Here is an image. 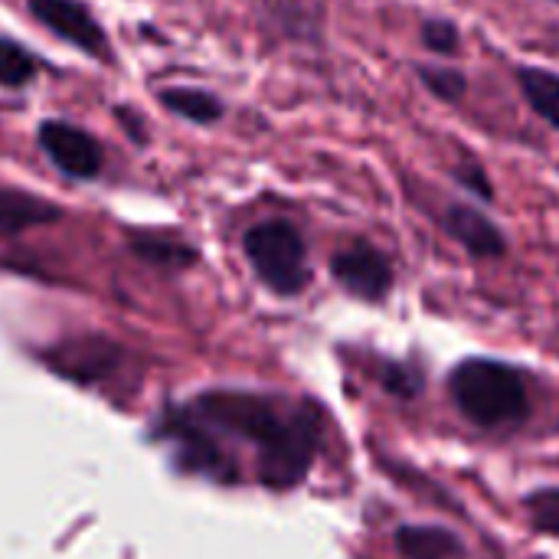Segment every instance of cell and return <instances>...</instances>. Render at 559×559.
I'll return each instance as SVG.
<instances>
[{"instance_id":"cell-1","label":"cell","mask_w":559,"mask_h":559,"mask_svg":"<svg viewBox=\"0 0 559 559\" xmlns=\"http://www.w3.org/2000/svg\"><path fill=\"white\" fill-rule=\"evenodd\" d=\"M197 416L249 439L259 449L269 488H295L314 462L318 416L311 409L282 413L272 400L252 393H210L197 403Z\"/></svg>"},{"instance_id":"cell-2","label":"cell","mask_w":559,"mask_h":559,"mask_svg":"<svg viewBox=\"0 0 559 559\" xmlns=\"http://www.w3.org/2000/svg\"><path fill=\"white\" fill-rule=\"evenodd\" d=\"M449 393L459 413L481 429L518 426L531 413V393L524 373L491 357L462 360L449 373Z\"/></svg>"},{"instance_id":"cell-3","label":"cell","mask_w":559,"mask_h":559,"mask_svg":"<svg viewBox=\"0 0 559 559\" xmlns=\"http://www.w3.org/2000/svg\"><path fill=\"white\" fill-rule=\"evenodd\" d=\"M242 252L262 285L282 298H295L311 285L308 242L292 219H262L242 236Z\"/></svg>"},{"instance_id":"cell-4","label":"cell","mask_w":559,"mask_h":559,"mask_svg":"<svg viewBox=\"0 0 559 559\" xmlns=\"http://www.w3.org/2000/svg\"><path fill=\"white\" fill-rule=\"evenodd\" d=\"M331 275L347 295L370 301V305L386 301L393 292V282H396V269H393L390 255L367 239H354L350 246L334 252Z\"/></svg>"},{"instance_id":"cell-5","label":"cell","mask_w":559,"mask_h":559,"mask_svg":"<svg viewBox=\"0 0 559 559\" xmlns=\"http://www.w3.org/2000/svg\"><path fill=\"white\" fill-rule=\"evenodd\" d=\"M29 13L62 43L88 52L92 59L111 62V43L105 26L82 0H26Z\"/></svg>"},{"instance_id":"cell-6","label":"cell","mask_w":559,"mask_h":559,"mask_svg":"<svg viewBox=\"0 0 559 559\" xmlns=\"http://www.w3.org/2000/svg\"><path fill=\"white\" fill-rule=\"evenodd\" d=\"M36 141L43 154L49 157V164H56L66 177L92 180L102 174V164H105L102 144L72 121H59V118L43 121L36 131Z\"/></svg>"},{"instance_id":"cell-7","label":"cell","mask_w":559,"mask_h":559,"mask_svg":"<svg viewBox=\"0 0 559 559\" xmlns=\"http://www.w3.org/2000/svg\"><path fill=\"white\" fill-rule=\"evenodd\" d=\"M439 226L442 233L459 242L472 259H504L508 255V236L504 229L491 219V213H485L481 206H472V203H445V210L439 213Z\"/></svg>"},{"instance_id":"cell-8","label":"cell","mask_w":559,"mask_h":559,"mask_svg":"<svg viewBox=\"0 0 559 559\" xmlns=\"http://www.w3.org/2000/svg\"><path fill=\"white\" fill-rule=\"evenodd\" d=\"M269 23L298 43L321 39L324 29V3L321 0H262Z\"/></svg>"},{"instance_id":"cell-9","label":"cell","mask_w":559,"mask_h":559,"mask_svg":"<svg viewBox=\"0 0 559 559\" xmlns=\"http://www.w3.org/2000/svg\"><path fill=\"white\" fill-rule=\"evenodd\" d=\"M59 216H62V206H56L36 193L16 190V187H0V233L13 236V233L33 229V226L56 223Z\"/></svg>"},{"instance_id":"cell-10","label":"cell","mask_w":559,"mask_h":559,"mask_svg":"<svg viewBox=\"0 0 559 559\" xmlns=\"http://www.w3.org/2000/svg\"><path fill=\"white\" fill-rule=\"evenodd\" d=\"M518 88L531 111L547 121L554 131H559V72L547 66H518L514 69Z\"/></svg>"},{"instance_id":"cell-11","label":"cell","mask_w":559,"mask_h":559,"mask_svg":"<svg viewBox=\"0 0 559 559\" xmlns=\"http://www.w3.org/2000/svg\"><path fill=\"white\" fill-rule=\"evenodd\" d=\"M396 550L406 559H452L462 554V540L445 527H400L396 531Z\"/></svg>"},{"instance_id":"cell-12","label":"cell","mask_w":559,"mask_h":559,"mask_svg":"<svg viewBox=\"0 0 559 559\" xmlns=\"http://www.w3.org/2000/svg\"><path fill=\"white\" fill-rule=\"evenodd\" d=\"M160 105L177 115V118H187L193 124H216L223 118V102L206 92V88H193V85H174V88H160Z\"/></svg>"},{"instance_id":"cell-13","label":"cell","mask_w":559,"mask_h":559,"mask_svg":"<svg viewBox=\"0 0 559 559\" xmlns=\"http://www.w3.org/2000/svg\"><path fill=\"white\" fill-rule=\"evenodd\" d=\"M131 252L138 259H144L147 265H157V269H187L197 262V249L174 239V236H154V233H144V236H134L131 239Z\"/></svg>"},{"instance_id":"cell-14","label":"cell","mask_w":559,"mask_h":559,"mask_svg":"<svg viewBox=\"0 0 559 559\" xmlns=\"http://www.w3.org/2000/svg\"><path fill=\"white\" fill-rule=\"evenodd\" d=\"M416 75H419L423 88H426L432 98H439V102H445V105H452V108H459V105L468 98V75H465L459 66L416 62Z\"/></svg>"},{"instance_id":"cell-15","label":"cell","mask_w":559,"mask_h":559,"mask_svg":"<svg viewBox=\"0 0 559 559\" xmlns=\"http://www.w3.org/2000/svg\"><path fill=\"white\" fill-rule=\"evenodd\" d=\"M118 350L108 344V341H79V344H69L56 354L59 367L69 370L72 377H92V373H102L115 364Z\"/></svg>"},{"instance_id":"cell-16","label":"cell","mask_w":559,"mask_h":559,"mask_svg":"<svg viewBox=\"0 0 559 559\" xmlns=\"http://www.w3.org/2000/svg\"><path fill=\"white\" fill-rule=\"evenodd\" d=\"M419 43L426 46V52L432 56H442V59H452L462 52V26L449 16H429L423 20L419 26Z\"/></svg>"},{"instance_id":"cell-17","label":"cell","mask_w":559,"mask_h":559,"mask_svg":"<svg viewBox=\"0 0 559 559\" xmlns=\"http://www.w3.org/2000/svg\"><path fill=\"white\" fill-rule=\"evenodd\" d=\"M36 75V59L13 39H0V85L23 88Z\"/></svg>"},{"instance_id":"cell-18","label":"cell","mask_w":559,"mask_h":559,"mask_svg":"<svg viewBox=\"0 0 559 559\" xmlns=\"http://www.w3.org/2000/svg\"><path fill=\"white\" fill-rule=\"evenodd\" d=\"M452 180H455L462 190H468L475 200H481L485 206H491V203L498 200L495 180H491V174H488V167H485L481 160H472V157L459 160V164L452 167Z\"/></svg>"},{"instance_id":"cell-19","label":"cell","mask_w":559,"mask_h":559,"mask_svg":"<svg viewBox=\"0 0 559 559\" xmlns=\"http://www.w3.org/2000/svg\"><path fill=\"white\" fill-rule=\"evenodd\" d=\"M524 508L531 511V521L540 534L559 537V488H540L534 491Z\"/></svg>"},{"instance_id":"cell-20","label":"cell","mask_w":559,"mask_h":559,"mask_svg":"<svg viewBox=\"0 0 559 559\" xmlns=\"http://www.w3.org/2000/svg\"><path fill=\"white\" fill-rule=\"evenodd\" d=\"M380 383L400 396V400H413L419 390H423V373L413 367V364H383L380 370Z\"/></svg>"},{"instance_id":"cell-21","label":"cell","mask_w":559,"mask_h":559,"mask_svg":"<svg viewBox=\"0 0 559 559\" xmlns=\"http://www.w3.org/2000/svg\"><path fill=\"white\" fill-rule=\"evenodd\" d=\"M550 3H557V7H559V0H550Z\"/></svg>"}]
</instances>
